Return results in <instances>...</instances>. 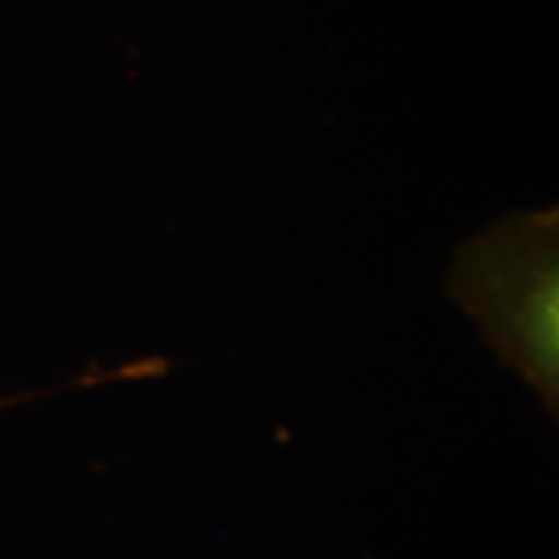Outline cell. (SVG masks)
<instances>
[{"label":"cell","mask_w":559,"mask_h":559,"mask_svg":"<svg viewBox=\"0 0 559 559\" xmlns=\"http://www.w3.org/2000/svg\"><path fill=\"white\" fill-rule=\"evenodd\" d=\"M448 296L476 320L485 342L559 414V215L520 212L460 246Z\"/></svg>","instance_id":"cell-1"},{"label":"cell","mask_w":559,"mask_h":559,"mask_svg":"<svg viewBox=\"0 0 559 559\" xmlns=\"http://www.w3.org/2000/svg\"><path fill=\"white\" fill-rule=\"evenodd\" d=\"M7 404H10V401H0V407H7Z\"/></svg>","instance_id":"cell-2"}]
</instances>
